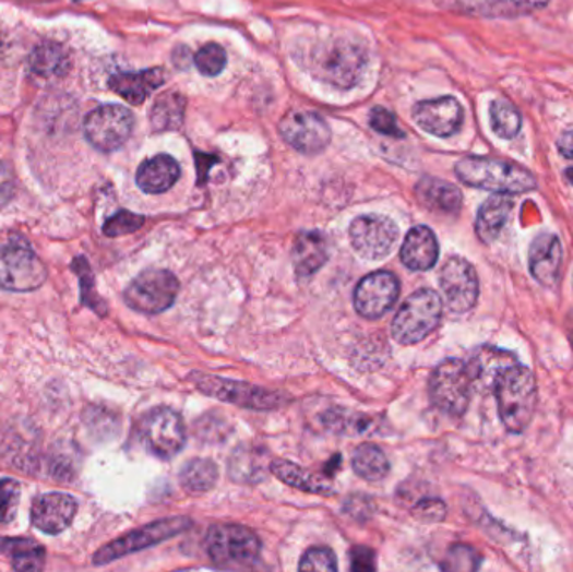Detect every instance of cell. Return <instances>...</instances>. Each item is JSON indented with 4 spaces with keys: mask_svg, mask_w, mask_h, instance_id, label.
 <instances>
[{
    "mask_svg": "<svg viewBox=\"0 0 573 572\" xmlns=\"http://www.w3.org/2000/svg\"><path fill=\"white\" fill-rule=\"evenodd\" d=\"M493 393L506 430L512 433L527 430L537 406V384L527 366L518 361L506 366L494 381Z\"/></svg>",
    "mask_w": 573,
    "mask_h": 572,
    "instance_id": "cell-1",
    "label": "cell"
},
{
    "mask_svg": "<svg viewBox=\"0 0 573 572\" xmlns=\"http://www.w3.org/2000/svg\"><path fill=\"white\" fill-rule=\"evenodd\" d=\"M465 186L493 193L532 192L537 189V178L522 165L488 156H466L455 167Z\"/></svg>",
    "mask_w": 573,
    "mask_h": 572,
    "instance_id": "cell-2",
    "label": "cell"
},
{
    "mask_svg": "<svg viewBox=\"0 0 573 572\" xmlns=\"http://www.w3.org/2000/svg\"><path fill=\"white\" fill-rule=\"evenodd\" d=\"M310 59L315 76L341 90H349L357 84L368 62L366 51L359 44L344 39L318 44Z\"/></svg>",
    "mask_w": 573,
    "mask_h": 572,
    "instance_id": "cell-3",
    "label": "cell"
},
{
    "mask_svg": "<svg viewBox=\"0 0 573 572\" xmlns=\"http://www.w3.org/2000/svg\"><path fill=\"white\" fill-rule=\"evenodd\" d=\"M443 301L431 289L416 290L394 315L391 333L399 345H416L440 326Z\"/></svg>",
    "mask_w": 573,
    "mask_h": 572,
    "instance_id": "cell-4",
    "label": "cell"
},
{
    "mask_svg": "<svg viewBox=\"0 0 573 572\" xmlns=\"http://www.w3.org/2000/svg\"><path fill=\"white\" fill-rule=\"evenodd\" d=\"M190 380L203 395L230 403V405L242 406V408L277 409L289 403V396L285 393L243 383V381L227 380V378L203 373H193Z\"/></svg>",
    "mask_w": 573,
    "mask_h": 572,
    "instance_id": "cell-5",
    "label": "cell"
},
{
    "mask_svg": "<svg viewBox=\"0 0 573 572\" xmlns=\"http://www.w3.org/2000/svg\"><path fill=\"white\" fill-rule=\"evenodd\" d=\"M205 551L215 564L224 568L256 562L262 543L255 533L238 524H215L205 537Z\"/></svg>",
    "mask_w": 573,
    "mask_h": 572,
    "instance_id": "cell-6",
    "label": "cell"
},
{
    "mask_svg": "<svg viewBox=\"0 0 573 572\" xmlns=\"http://www.w3.org/2000/svg\"><path fill=\"white\" fill-rule=\"evenodd\" d=\"M473 388L468 366L459 359L441 362L429 380V396L437 408L453 417H462L469 405Z\"/></svg>",
    "mask_w": 573,
    "mask_h": 572,
    "instance_id": "cell-7",
    "label": "cell"
},
{
    "mask_svg": "<svg viewBox=\"0 0 573 572\" xmlns=\"http://www.w3.org/2000/svg\"><path fill=\"white\" fill-rule=\"evenodd\" d=\"M180 283L174 272L165 269H148L141 272L124 290V301L141 314H159L177 301Z\"/></svg>",
    "mask_w": 573,
    "mask_h": 572,
    "instance_id": "cell-8",
    "label": "cell"
},
{
    "mask_svg": "<svg viewBox=\"0 0 573 572\" xmlns=\"http://www.w3.org/2000/svg\"><path fill=\"white\" fill-rule=\"evenodd\" d=\"M191 525H193V522L188 517H170L153 522V524L133 531V533L119 537V539L112 540L108 546L103 547L102 551L96 552V556H94V564H106V562H112L116 559L123 558V556L146 549V547L155 546V544L163 543V540L171 539L178 534L190 531Z\"/></svg>",
    "mask_w": 573,
    "mask_h": 572,
    "instance_id": "cell-9",
    "label": "cell"
},
{
    "mask_svg": "<svg viewBox=\"0 0 573 572\" xmlns=\"http://www.w3.org/2000/svg\"><path fill=\"white\" fill-rule=\"evenodd\" d=\"M140 439L159 458L177 455L187 442L183 418L171 408H155L140 421Z\"/></svg>",
    "mask_w": 573,
    "mask_h": 572,
    "instance_id": "cell-10",
    "label": "cell"
},
{
    "mask_svg": "<svg viewBox=\"0 0 573 572\" xmlns=\"http://www.w3.org/2000/svg\"><path fill=\"white\" fill-rule=\"evenodd\" d=\"M134 118L130 109L119 105H105L93 109L84 120L87 142L102 152L121 148L133 131Z\"/></svg>",
    "mask_w": 573,
    "mask_h": 572,
    "instance_id": "cell-11",
    "label": "cell"
},
{
    "mask_svg": "<svg viewBox=\"0 0 573 572\" xmlns=\"http://www.w3.org/2000/svg\"><path fill=\"white\" fill-rule=\"evenodd\" d=\"M46 277V267L29 247H0V289L15 293L36 290Z\"/></svg>",
    "mask_w": 573,
    "mask_h": 572,
    "instance_id": "cell-12",
    "label": "cell"
},
{
    "mask_svg": "<svg viewBox=\"0 0 573 572\" xmlns=\"http://www.w3.org/2000/svg\"><path fill=\"white\" fill-rule=\"evenodd\" d=\"M282 139L303 155H318L331 143V127L314 111L294 109L278 124Z\"/></svg>",
    "mask_w": 573,
    "mask_h": 572,
    "instance_id": "cell-13",
    "label": "cell"
},
{
    "mask_svg": "<svg viewBox=\"0 0 573 572\" xmlns=\"http://www.w3.org/2000/svg\"><path fill=\"white\" fill-rule=\"evenodd\" d=\"M399 228L384 215H362L350 224L349 239L354 250L368 261L387 258L396 246Z\"/></svg>",
    "mask_w": 573,
    "mask_h": 572,
    "instance_id": "cell-14",
    "label": "cell"
},
{
    "mask_svg": "<svg viewBox=\"0 0 573 572\" xmlns=\"http://www.w3.org/2000/svg\"><path fill=\"white\" fill-rule=\"evenodd\" d=\"M399 290V281L393 272H371L359 281L354 290V308L362 318H382L396 305Z\"/></svg>",
    "mask_w": 573,
    "mask_h": 572,
    "instance_id": "cell-15",
    "label": "cell"
},
{
    "mask_svg": "<svg viewBox=\"0 0 573 572\" xmlns=\"http://www.w3.org/2000/svg\"><path fill=\"white\" fill-rule=\"evenodd\" d=\"M440 284L451 311L463 314L475 308L480 296V281L466 259H447L441 269Z\"/></svg>",
    "mask_w": 573,
    "mask_h": 572,
    "instance_id": "cell-16",
    "label": "cell"
},
{
    "mask_svg": "<svg viewBox=\"0 0 573 572\" xmlns=\"http://www.w3.org/2000/svg\"><path fill=\"white\" fill-rule=\"evenodd\" d=\"M463 108L455 98L428 99L418 103L413 111L416 123L426 133L434 134L440 139H447L458 133L463 124Z\"/></svg>",
    "mask_w": 573,
    "mask_h": 572,
    "instance_id": "cell-17",
    "label": "cell"
},
{
    "mask_svg": "<svg viewBox=\"0 0 573 572\" xmlns=\"http://www.w3.org/2000/svg\"><path fill=\"white\" fill-rule=\"evenodd\" d=\"M77 502L68 493H44L33 505V524L46 534H59L69 527L76 515Z\"/></svg>",
    "mask_w": 573,
    "mask_h": 572,
    "instance_id": "cell-18",
    "label": "cell"
},
{
    "mask_svg": "<svg viewBox=\"0 0 573 572\" xmlns=\"http://www.w3.org/2000/svg\"><path fill=\"white\" fill-rule=\"evenodd\" d=\"M440 258V246L433 230L425 225L411 228L401 247V261L409 271L433 269Z\"/></svg>",
    "mask_w": 573,
    "mask_h": 572,
    "instance_id": "cell-19",
    "label": "cell"
},
{
    "mask_svg": "<svg viewBox=\"0 0 573 572\" xmlns=\"http://www.w3.org/2000/svg\"><path fill=\"white\" fill-rule=\"evenodd\" d=\"M562 267V246L556 236L541 234L530 249L532 276L545 287H553L559 281Z\"/></svg>",
    "mask_w": 573,
    "mask_h": 572,
    "instance_id": "cell-20",
    "label": "cell"
},
{
    "mask_svg": "<svg viewBox=\"0 0 573 572\" xmlns=\"http://www.w3.org/2000/svg\"><path fill=\"white\" fill-rule=\"evenodd\" d=\"M329 259L327 239L318 230L302 233L294 243L293 261L296 276L299 279H309L315 272L324 267Z\"/></svg>",
    "mask_w": 573,
    "mask_h": 572,
    "instance_id": "cell-21",
    "label": "cell"
},
{
    "mask_svg": "<svg viewBox=\"0 0 573 572\" xmlns=\"http://www.w3.org/2000/svg\"><path fill=\"white\" fill-rule=\"evenodd\" d=\"M166 81V73L162 68L141 71V73H119L109 80V86L121 98L131 105H141L152 96Z\"/></svg>",
    "mask_w": 573,
    "mask_h": 572,
    "instance_id": "cell-22",
    "label": "cell"
},
{
    "mask_svg": "<svg viewBox=\"0 0 573 572\" xmlns=\"http://www.w3.org/2000/svg\"><path fill=\"white\" fill-rule=\"evenodd\" d=\"M416 196L426 208L440 214L455 215L462 208L463 195L458 187L440 178L426 177L419 180Z\"/></svg>",
    "mask_w": 573,
    "mask_h": 572,
    "instance_id": "cell-23",
    "label": "cell"
},
{
    "mask_svg": "<svg viewBox=\"0 0 573 572\" xmlns=\"http://www.w3.org/2000/svg\"><path fill=\"white\" fill-rule=\"evenodd\" d=\"M180 178V167L177 159L170 155H158L146 159L145 164L138 168L136 183L145 193L158 195L170 190Z\"/></svg>",
    "mask_w": 573,
    "mask_h": 572,
    "instance_id": "cell-24",
    "label": "cell"
},
{
    "mask_svg": "<svg viewBox=\"0 0 573 572\" xmlns=\"http://www.w3.org/2000/svg\"><path fill=\"white\" fill-rule=\"evenodd\" d=\"M268 470H271L278 480L287 484V486L294 487V489L324 497L336 493L329 478L307 470V468L299 467V465L293 464V462L275 458V461H272L271 465H268Z\"/></svg>",
    "mask_w": 573,
    "mask_h": 572,
    "instance_id": "cell-25",
    "label": "cell"
},
{
    "mask_svg": "<svg viewBox=\"0 0 573 572\" xmlns=\"http://www.w3.org/2000/svg\"><path fill=\"white\" fill-rule=\"evenodd\" d=\"M509 353L500 351L494 348H481L471 356L466 366H468L469 377H471L473 388L475 390H491L493 392L494 381L500 377L501 371L506 366L515 362Z\"/></svg>",
    "mask_w": 573,
    "mask_h": 572,
    "instance_id": "cell-26",
    "label": "cell"
},
{
    "mask_svg": "<svg viewBox=\"0 0 573 572\" xmlns=\"http://www.w3.org/2000/svg\"><path fill=\"white\" fill-rule=\"evenodd\" d=\"M513 200L506 193H494L481 205L476 217V234L485 243H491L500 237L512 214Z\"/></svg>",
    "mask_w": 573,
    "mask_h": 572,
    "instance_id": "cell-27",
    "label": "cell"
},
{
    "mask_svg": "<svg viewBox=\"0 0 573 572\" xmlns=\"http://www.w3.org/2000/svg\"><path fill=\"white\" fill-rule=\"evenodd\" d=\"M29 68L40 80H56L69 70V55L58 43L40 44L31 52Z\"/></svg>",
    "mask_w": 573,
    "mask_h": 572,
    "instance_id": "cell-28",
    "label": "cell"
},
{
    "mask_svg": "<svg viewBox=\"0 0 573 572\" xmlns=\"http://www.w3.org/2000/svg\"><path fill=\"white\" fill-rule=\"evenodd\" d=\"M466 11L485 17H518L548 4V0H459Z\"/></svg>",
    "mask_w": 573,
    "mask_h": 572,
    "instance_id": "cell-29",
    "label": "cell"
},
{
    "mask_svg": "<svg viewBox=\"0 0 573 572\" xmlns=\"http://www.w3.org/2000/svg\"><path fill=\"white\" fill-rule=\"evenodd\" d=\"M354 474L368 482H378L390 474L391 465L386 453L374 443H362L353 453Z\"/></svg>",
    "mask_w": 573,
    "mask_h": 572,
    "instance_id": "cell-30",
    "label": "cell"
},
{
    "mask_svg": "<svg viewBox=\"0 0 573 572\" xmlns=\"http://www.w3.org/2000/svg\"><path fill=\"white\" fill-rule=\"evenodd\" d=\"M218 480V467L210 458H193L180 472V484L184 492L205 493L212 490Z\"/></svg>",
    "mask_w": 573,
    "mask_h": 572,
    "instance_id": "cell-31",
    "label": "cell"
},
{
    "mask_svg": "<svg viewBox=\"0 0 573 572\" xmlns=\"http://www.w3.org/2000/svg\"><path fill=\"white\" fill-rule=\"evenodd\" d=\"M184 106H187V99L178 93H168V95L156 99L152 115H150L153 128L156 131H170L180 128L183 123Z\"/></svg>",
    "mask_w": 573,
    "mask_h": 572,
    "instance_id": "cell-32",
    "label": "cell"
},
{
    "mask_svg": "<svg viewBox=\"0 0 573 572\" xmlns=\"http://www.w3.org/2000/svg\"><path fill=\"white\" fill-rule=\"evenodd\" d=\"M0 549L11 555L12 565L17 571H39L44 565V549L34 540H2Z\"/></svg>",
    "mask_w": 573,
    "mask_h": 572,
    "instance_id": "cell-33",
    "label": "cell"
},
{
    "mask_svg": "<svg viewBox=\"0 0 573 572\" xmlns=\"http://www.w3.org/2000/svg\"><path fill=\"white\" fill-rule=\"evenodd\" d=\"M490 120L494 133L503 140L515 139L522 130V117H520L518 109L506 99H497L491 103Z\"/></svg>",
    "mask_w": 573,
    "mask_h": 572,
    "instance_id": "cell-34",
    "label": "cell"
},
{
    "mask_svg": "<svg viewBox=\"0 0 573 572\" xmlns=\"http://www.w3.org/2000/svg\"><path fill=\"white\" fill-rule=\"evenodd\" d=\"M228 472H230V477L238 482H256L264 477L262 453L256 450H238L230 458Z\"/></svg>",
    "mask_w": 573,
    "mask_h": 572,
    "instance_id": "cell-35",
    "label": "cell"
},
{
    "mask_svg": "<svg viewBox=\"0 0 573 572\" xmlns=\"http://www.w3.org/2000/svg\"><path fill=\"white\" fill-rule=\"evenodd\" d=\"M195 65L205 76H218L227 65V52L218 44H208L196 52Z\"/></svg>",
    "mask_w": 573,
    "mask_h": 572,
    "instance_id": "cell-36",
    "label": "cell"
},
{
    "mask_svg": "<svg viewBox=\"0 0 573 572\" xmlns=\"http://www.w3.org/2000/svg\"><path fill=\"white\" fill-rule=\"evenodd\" d=\"M21 486L12 478L0 482V524H9L17 515Z\"/></svg>",
    "mask_w": 573,
    "mask_h": 572,
    "instance_id": "cell-37",
    "label": "cell"
},
{
    "mask_svg": "<svg viewBox=\"0 0 573 572\" xmlns=\"http://www.w3.org/2000/svg\"><path fill=\"white\" fill-rule=\"evenodd\" d=\"M300 571H337L336 555L329 547H312L300 559Z\"/></svg>",
    "mask_w": 573,
    "mask_h": 572,
    "instance_id": "cell-38",
    "label": "cell"
},
{
    "mask_svg": "<svg viewBox=\"0 0 573 572\" xmlns=\"http://www.w3.org/2000/svg\"><path fill=\"white\" fill-rule=\"evenodd\" d=\"M143 224H145V217L133 214V212L121 211L106 222L103 233L108 237L128 236V234L140 230Z\"/></svg>",
    "mask_w": 573,
    "mask_h": 572,
    "instance_id": "cell-39",
    "label": "cell"
},
{
    "mask_svg": "<svg viewBox=\"0 0 573 572\" xmlns=\"http://www.w3.org/2000/svg\"><path fill=\"white\" fill-rule=\"evenodd\" d=\"M324 424L325 427L334 428L339 433H359V431L366 430L369 420L365 415L331 412V414L325 415Z\"/></svg>",
    "mask_w": 573,
    "mask_h": 572,
    "instance_id": "cell-40",
    "label": "cell"
},
{
    "mask_svg": "<svg viewBox=\"0 0 573 572\" xmlns=\"http://www.w3.org/2000/svg\"><path fill=\"white\" fill-rule=\"evenodd\" d=\"M369 124H371L372 130L384 134V136H391V139H403L404 136L403 131L397 127L396 117L390 109L381 108V106L369 112Z\"/></svg>",
    "mask_w": 573,
    "mask_h": 572,
    "instance_id": "cell-41",
    "label": "cell"
},
{
    "mask_svg": "<svg viewBox=\"0 0 573 572\" xmlns=\"http://www.w3.org/2000/svg\"><path fill=\"white\" fill-rule=\"evenodd\" d=\"M476 568H478V558L475 551L466 546L453 547L444 564V569H451V571H473Z\"/></svg>",
    "mask_w": 573,
    "mask_h": 572,
    "instance_id": "cell-42",
    "label": "cell"
},
{
    "mask_svg": "<svg viewBox=\"0 0 573 572\" xmlns=\"http://www.w3.org/2000/svg\"><path fill=\"white\" fill-rule=\"evenodd\" d=\"M446 505L440 499H422L413 509V515L421 522H441L446 517Z\"/></svg>",
    "mask_w": 573,
    "mask_h": 572,
    "instance_id": "cell-43",
    "label": "cell"
},
{
    "mask_svg": "<svg viewBox=\"0 0 573 572\" xmlns=\"http://www.w3.org/2000/svg\"><path fill=\"white\" fill-rule=\"evenodd\" d=\"M15 193V178L11 168L0 162V208L5 207L11 202Z\"/></svg>",
    "mask_w": 573,
    "mask_h": 572,
    "instance_id": "cell-44",
    "label": "cell"
},
{
    "mask_svg": "<svg viewBox=\"0 0 573 572\" xmlns=\"http://www.w3.org/2000/svg\"><path fill=\"white\" fill-rule=\"evenodd\" d=\"M350 569L353 571H374V552L368 547H354L350 551Z\"/></svg>",
    "mask_w": 573,
    "mask_h": 572,
    "instance_id": "cell-45",
    "label": "cell"
},
{
    "mask_svg": "<svg viewBox=\"0 0 573 572\" xmlns=\"http://www.w3.org/2000/svg\"><path fill=\"white\" fill-rule=\"evenodd\" d=\"M193 62H195V58H193V55H191L187 46H178V48L175 49L174 64L177 65L178 70L187 71Z\"/></svg>",
    "mask_w": 573,
    "mask_h": 572,
    "instance_id": "cell-46",
    "label": "cell"
},
{
    "mask_svg": "<svg viewBox=\"0 0 573 572\" xmlns=\"http://www.w3.org/2000/svg\"><path fill=\"white\" fill-rule=\"evenodd\" d=\"M559 150L563 156L573 159V130L565 131V133H563L562 136H560Z\"/></svg>",
    "mask_w": 573,
    "mask_h": 572,
    "instance_id": "cell-47",
    "label": "cell"
},
{
    "mask_svg": "<svg viewBox=\"0 0 573 572\" xmlns=\"http://www.w3.org/2000/svg\"><path fill=\"white\" fill-rule=\"evenodd\" d=\"M196 159H199V177H200V183H203L205 181L206 175H208L210 167L213 165V159L210 158V156L206 155H199L196 153Z\"/></svg>",
    "mask_w": 573,
    "mask_h": 572,
    "instance_id": "cell-48",
    "label": "cell"
}]
</instances>
